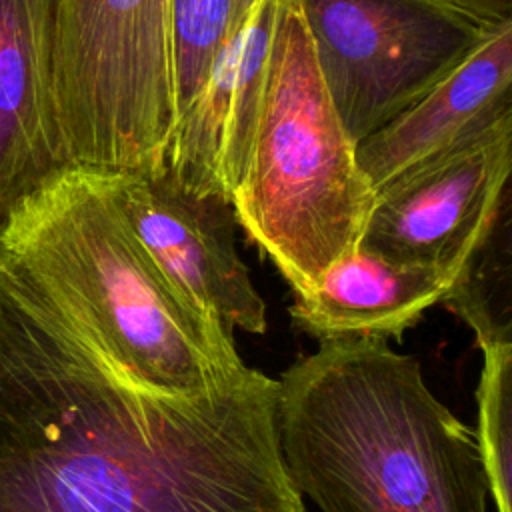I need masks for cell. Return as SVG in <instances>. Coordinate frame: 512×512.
<instances>
[{
  "mask_svg": "<svg viewBox=\"0 0 512 512\" xmlns=\"http://www.w3.org/2000/svg\"><path fill=\"white\" fill-rule=\"evenodd\" d=\"M464 2H470V4L480 6L484 10H490L498 16L512 18V0H464Z\"/></svg>",
  "mask_w": 512,
  "mask_h": 512,
  "instance_id": "obj_15",
  "label": "cell"
},
{
  "mask_svg": "<svg viewBox=\"0 0 512 512\" xmlns=\"http://www.w3.org/2000/svg\"><path fill=\"white\" fill-rule=\"evenodd\" d=\"M506 226L508 210L500 216L490 238L460 270L442 302L468 324L480 350L512 344L508 240L498 246Z\"/></svg>",
  "mask_w": 512,
  "mask_h": 512,
  "instance_id": "obj_13",
  "label": "cell"
},
{
  "mask_svg": "<svg viewBox=\"0 0 512 512\" xmlns=\"http://www.w3.org/2000/svg\"><path fill=\"white\" fill-rule=\"evenodd\" d=\"M112 178L126 220L166 278L232 334H264L266 302L238 254L232 202L186 190L164 164Z\"/></svg>",
  "mask_w": 512,
  "mask_h": 512,
  "instance_id": "obj_8",
  "label": "cell"
},
{
  "mask_svg": "<svg viewBox=\"0 0 512 512\" xmlns=\"http://www.w3.org/2000/svg\"><path fill=\"white\" fill-rule=\"evenodd\" d=\"M276 402L250 366L198 396L148 388L0 278V512H304Z\"/></svg>",
  "mask_w": 512,
  "mask_h": 512,
  "instance_id": "obj_1",
  "label": "cell"
},
{
  "mask_svg": "<svg viewBox=\"0 0 512 512\" xmlns=\"http://www.w3.org/2000/svg\"><path fill=\"white\" fill-rule=\"evenodd\" d=\"M58 0H0V224L68 166L54 100Z\"/></svg>",
  "mask_w": 512,
  "mask_h": 512,
  "instance_id": "obj_9",
  "label": "cell"
},
{
  "mask_svg": "<svg viewBox=\"0 0 512 512\" xmlns=\"http://www.w3.org/2000/svg\"><path fill=\"white\" fill-rule=\"evenodd\" d=\"M286 474L320 512H488L474 430L388 340L342 338L278 378Z\"/></svg>",
  "mask_w": 512,
  "mask_h": 512,
  "instance_id": "obj_2",
  "label": "cell"
},
{
  "mask_svg": "<svg viewBox=\"0 0 512 512\" xmlns=\"http://www.w3.org/2000/svg\"><path fill=\"white\" fill-rule=\"evenodd\" d=\"M256 0H168L176 118L200 92L220 52L248 20Z\"/></svg>",
  "mask_w": 512,
  "mask_h": 512,
  "instance_id": "obj_12",
  "label": "cell"
},
{
  "mask_svg": "<svg viewBox=\"0 0 512 512\" xmlns=\"http://www.w3.org/2000/svg\"><path fill=\"white\" fill-rule=\"evenodd\" d=\"M510 170L512 118L382 186L358 246L460 274L508 210Z\"/></svg>",
  "mask_w": 512,
  "mask_h": 512,
  "instance_id": "obj_7",
  "label": "cell"
},
{
  "mask_svg": "<svg viewBox=\"0 0 512 512\" xmlns=\"http://www.w3.org/2000/svg\"><path fill=\"white\" fill-rule=\"evenodd\" d=\"M0 278L54 300L158 392L198 396L246 370L234 334L144 250L108 172L66 166L18 200L0 224Z\"/></svg>",
  "mask_w": 512,
  "mask_h": 512,
  "instance_id": "obj_3",
  "label": "cell"
},
{
  "mask_svg": "<svg viewBox=\"0 0 512 512\" xmlns=\"http://www.w3.org/2000/svg\"><path fill=\"white\" fill-rule=\"evenodd\" d=\"M474 438L496 512H512V344L482 350Z\"/></svg>",
  "mask_w": 512,
  "mask_h": 512,
  "instance_id": "obj_14",
  "label": "cell"
},
{
  "mask_svg": "<svg viewBox=\"0 0 512 512\" xmlns=\"http://www.w3.org/2000/svg\"><path fill=\"white\" fill-rule=\"evenodd\" d=\"M54 100L68 166H162L176 124L168 0H58Z\"/></svg>",
  "mask_w": 512,
  "mask_h": 512,
  "instance_id": "obj_5",
  "label": "cell"
},
{
  "mask_svg": "<svg viewBox=\"0 0 512 512\" xmlns=\"http://www.w3.org/2000/svg\"><path fill=\"white\" fill-rule=\"evenodd\" d=\"M456 276L358 246L338 258L310 292L294 296L288 314L296 330L318 342L400 340L428 308L444 302Z\"/></svg>",
  "mask_w": 512,
  "mask_h": 512,
  "instance_id": "obj_11",
  "label": "cell"
},
{
  "mask_svg": "<svg viewBox=\"0 0 512 512\" xmlns=\"http://www.w3.org/2000/svg\"><path fill=\"white\" fill-rule=\"evenodd\" d=\"M512 118V22L462 66L356 146L358 166L374 194L400 174L426 164Z\"/></svg>",
  "mask_w": 512,
  "mask_h": 512,
  "instance_id": "obj_10",
  "label": "cell"
},
{
  "mask_svg": "<svg viewBox=\"0 0 512 512\" xmlns=\"http://www.w3.org/2000/svg\"><path fill=\"white\" fill-rule=\"evenodd\" d=\"M294 0H280L258 126L232 192L238 226L290 284L310 292L356 250L374 204Z\"/></svg>",
  "mask_w": 512,
  "mask_h": 512,
  "instance_id": "obj_4",
  "label": "cell"
},
{
  "mask_svg": "<svg viewBox=\"0 0 512 512\" xmlns=\"http://www.w3.org/2000/svg\"><path fill=\"white\" fill-rule=\"evenodd\" d=\"M326 92L360 144L512 18L464 0H294Z\"/></svg>",
  "mask_w": 512,
  "mask_h": 512,
  "instance_id": "obj_6",
  "label": "cell"
}]
</instances>
